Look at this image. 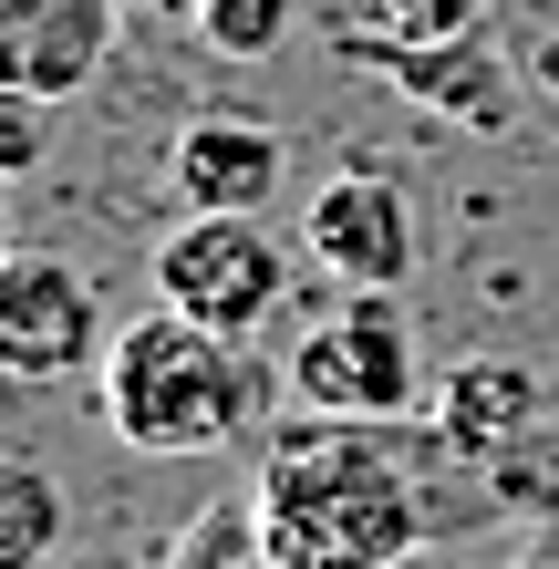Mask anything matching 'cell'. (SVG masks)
I'll return each instance as SVG.
<instances>
[{"label":"cell","instance_id":"obj_1","mask_svg":"<svg viewBox=\"0 0 559 569\" xmlns=\"http://www.w3.org/2000/svg\"><path fill=\"white\" fill-rule=\"evenodd\" d=\"M425 549V497L363 425H301L259 466V569H405Z\"/></svg>","mask_w":559,"mask_h":569},{"label":"cell","instance_id":"obj_2","mask_svg":"<svg viewBox=\"0 0 559 569\" xmlns=\"http://www.w3.org/2000/svg\"><path fill=\"white\" fill-rule=\"evenodd\" d=\"M259 415H270V362H259V342H228V331L167 311V300L114 331L104 425L136 456H228V446H249Z\"/></svg>","mask_w":559,"mask_h":569},{"label":"cell","instance_id":"obj_3","mask_svg":"<svg viewBox=\"0 0 559 569\" xmlns=\"http://www.w3.org/2000/svg\"><path fill=\"white\" fill-rule=\"evenodd\" d=\"M290 393L321 415V425H405L425 393V362H415V321H405V290H342L301 342H290Z\"/></svg>","mask_w":559,"mask_h":569},{"label":"cell","instance_id":"obj_4","mask_svg":"<svg viewBox=\"0 0 559 569\" xmlns=\"http://www.w3.org/2000/svg\"><path fill=\"white\" fill-rule=\"evenodd\" d=\"M146 280L167 311L228 331V342H259L280 311H290V280H301V259L290 239H270V218H177L167 239L146 249Z\"/></svg>","mask_w":559,"mask_h":569},{"label":"cell","instance_id":"obj_5","mask_svg":"<svg viewBox=\"0 0 559 569\" xmlns=\"http://www.w3.org/2000/svg\"><path fill=\"white\" fill-rule=\"evenodd\" d=\"M332 62L352 73H373L383 93H405V104L467 124V136H508L518 104H529V62H508L487 31H456V42H393V31H321Z\"/></svg>","mask_w":559,"mask_h":569},{"label":"cell","instance_id":"obj_6","mask_svg":"<svg viewBox=\"0 0 559 569\" xmlns=\"http://www.w3.org/2000/svg\"><path fill=\"white\" fill-rule=\"evenodd\" d=\"M301 249L342 290H405L415 259H425V228H415V197L393 187L383 166H342V177H321V197H311Z\"/></svg>","mask_w":559,"mask_h":569},{"label":"cell","instance_id":"obj_7","mask_svg":"<svg viewBox=\"0 0 559 569\" xmlns=\"http://www.w3.org/2000/svg\"><path fill=\"white\" fill-rule=\"evenodd\" d=\"M93 352H114L104 342V290H93L73 259L21 249L11 270H0V362H11L21 383H62V373H83Z\"/></svg>","mask_w":559,"mask_h":569},{"label":"cell","instance_id":"obj_8","mask_svg":"<svg viewBox=\"0 0 559 569\" xmlns=\"http://www.w3.org/2000/svg\"><path fill=\"white\" fill-rule=\"evenodd\" d=\"M114 11L124 0H0V93L73 104L114 62Z\"/></svg>","mask_w":559,"mask_h":569},{"label":"cell","instance_id":"obj_9","mask_svg":"<svg viewBox=\"0 0 559 569\" xmlns=\"http://www.w3.org/2000/svg\"><path fill=\"white\" fill-rule=\"evenodd\" d=\"M290 177V146L280 124H249V114H197L167 136V187L187 197L197 218H270V197Z\"/></svg>","mask_w":559,"mask_h":569},{"label":"cell","instance_id":"obj_10","mask_svg":"<svg viewBox=\"0 0 559 569\" xmlns=\"http://www.w3.org/2000/svg\"><path fill=\"white\" fill-rule=\"evenodd\" d=\"M529 415H539V373H529V362H498V352L456 362V373L436 383V405H425L436 446L467 456V466H498L518 435H529Z\"/></svg>","mask_w":559,"mask_h":569},{"label":"cell","instance_id":"obj_11","mask_svg":"<svg viewBox=\"0 0 559 569\" xmlns=\"http://www.w3.org/2000/svg\"><path fill=\"white\" fill-rule=\"evenodd\" d=\"M62 549V487L31 456L0 466V569H42Z\"/></svg>","mask_w":559,"mask_h":569},{"label":"cell","instance_id":"obj_12","mask_svg":"<svg viewBox=\"0 0 559 569\" xmlns=\"http://www.w3.org/2000/svg\"><path fill=\"white\" fill-rule=\"evenodd\" d=\"M197 42H208L218 62H270L290 42V21H301V0H197Z\"/></svg>","mask_w":559,"mask_h":569},{"label":"cell","instance_id":"obj_13","mask_svg":"<svg viewBox=\"0 0 559 569\" xmlns=\"http://www.w3.org/2000/svg\"><path fill=\"white\" fill-rule=\"evenodd\" d=\"M321 31H393V42H456V31H487V0H363V11H321Z\"/></svg>","mask_w":559,"mask_h":569},{"label":"cell","instance_id":"obj_14","mask_svg":"<svg viewBox=\"0 0 559 569\" xmlns=\"http://www.w3.org/2000/svg\"><path fill=\"white\" fill-rule=\"evenodd\" d=\"M0 166H11V177L42 166V104H31V93H0Z\"/></svg>","mask_w":559,"mask_h":569},{"label":"cell","instance_id":"obj_15","mask_svg":"<svg viewBox=\"0 0 559 569\" xmlns=\"http://www.w3.org/2000/svg\"><path fill=\"white\" fill-rule=\"evenodd\" d=\"M518 62H529V93H539L549 114H559V31H539V42L518 52Z\"/></svg>","mask_w":559,"mask_h":569},{"label":"cell","instance_id":"obj_16","mask_svg":"<svg viewBox=\"0 0 559 569\" xmlns=\"http://www.w3.org/2000/svg\"><path fill=\"white\" fill-rule=\"evenodd\" d=\"M518 569H559V528H549V539H529V549H518Z\"/></svg>","mask_w":559,"mask_h":569},{"label":"cell","instance_id":"obj_17","mask_svg":"<svg viewBox=\"0 0 559 569\" xmlns=\"http://www.w3.org/2000/svg\"><path fill=\"white\" fill-rule=\"evenodd\" d=\"M405 569H446V559H436V549H415V559H405Z\"/></svg>","mask_w":559,"mask_h":569}]
</instances>
